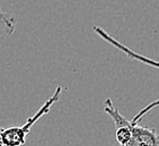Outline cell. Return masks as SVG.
I'll return each mask as SVG.
<instances>
[{
	"mask_svg": "<svg viewBox=\"0 0 159 146\" xmlns=\"http://www.w3.org/2000/svg\"><path fill=\"white\" fill-rule=\"evenodd\" d=\"M0 24H2L3 26L6 27V29L8 31L9 34H12L14 31H15L16 24H15V19H14V17L7 15L6 12L1 11V9H0Z\"/></svg>",
	"mask_w": 159,
	"mask_h": 146,
	"instance_id": "obj_3",
	"label": "cell"
},
{
	"mask_svg": "<svg viewBox=\"0 0 159 146\" xmlns=\"http://www.w3.org/2000/svg\"><path fill=\"white\" fill-rule=\"evenodd\" d=\"M158 106H159V99H158V100H156V101H153V102H151V104H149L148 106H146L143 109H141L140 111H139V113L137 114L134 117H133V119H132L131 122H133V124H138L139 120H140V119L142 118L146 114L149 113L150 110H152L153 108H156V107H158Z\"/></svg>",
	"mask_w": 159,
	"mask_h": 146,
	"instance_id": "obj_4",
	"label": "cell"
},
{
	"mask_svg": "<svg viewBox=\"0 0 159 146\" xmlns=\"http://www.w3.org/2000/svg\"><path fill=\"white\" fill-rule=\"evenodd\" d=\"M131 138L125 146H159V134L153 128L139 126L131 122Z\"/></svg>",
	"mask_w": 159,
	"mask_h": 146,
	"instance_id": "obj_1",
	"label": "cell"
},
{
	"mask_svg": "<svg viewBox=\"0 0 159 146\" xmlns=\"http://www.w3.org/2000/svg\"><path fill=\"white\" fill-rule=\"evenodd\" d=\"M93 29H94V32H95L101 38H103L105 42H107L108 44H111V45H113L114 47H116V49H120L122 53H124L130 60H135V61H139L143 64H148V65H150V67H156V69L159 70V62L153 61V60H151V58H147V56H143V55H141V54H138V53L134 52L133 49H129L128 46L123 45L122 43H120L119 41H116L114 37L111 36L110 34H107L103 28L98 27V26H94Z\"/></svg>",
	"mask_w": 159,
	"mask_h": 146,
	"instance_id": "obj_2",
	"label": "cell"
}]
</instances>
